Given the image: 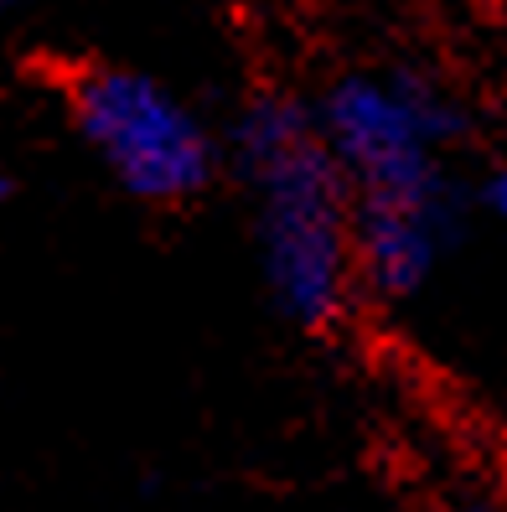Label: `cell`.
Here are the masks:
<instances>
[{
  "mask_svg": "<svg viewBox=\"0 0 507 512\" xmlns=\"http://www.w3.org/2000/svg\"><path fill=\"white\" fill-rule=\"evenodd\" d=\"M73 125L119 187L156 207L202 197L228 166V140L202 109L135 68L83 73L73 83Z\"/></svg>",
  "mask_w": 507,
  "mask_h": 512,
  "instance_id": "obj_3",
  "label": "cell"
},
{
  "mask_svg": "<svg viewBox=\"0 0 507 512\" xmlns=\"http://www.w3.org/2000/svg\"><path fill=\"white\" fill-rule=\"evenodd\" d=\"M352 197L357 295L420 300L466 238L471 192L456 182L466 109L420 68H357L311 99Z\"/></svg>",
  "mask_w": 507,
  "mask_h": 512,
  "instance_id": "obj_1",
  "label": "cell"
},
{
  "mask_svg": "<svg viewBox=\"0 0 507 512\" xmlns=\"http://www.w3.org/2000/svg\"><path fill=\"white\" fill-rule=\"evenodd\" d=\"M264 300L295 331H337L357 300L352 197L311 99L259 94L228 125Z\"/></svg>",
  "mask_w": 507,
  "mask_h": 512,
  "instance_id": "obj_2",
  "label": "cell"
},
{
  "mask_svg": "<svg viewBox=\"0 0 507 512\" xmlns=\"http://www.w3.org/2000/svg\"><path fill=\"white\" fill-rule=\"evenodd\" d=\"M471 207H482V213L507 233V166H492L482 182H476V192H471Z\"/></svg>",
  "mask_w": 507,
  "mask_h": 512,
  "instance_id": "obj_4",
  "label": "cell"
},
{
  "mask_svg": "<svg viewBox=\"0 0 507 512\" xmlns=\"http://www.w3.org/2000/svg\"><path fill=\"white\" fill-rule=\"evenodd\" d=\"M445 512H502V507H492V502H482V497H461V502H451Z\"/></svg>",
  "mask_w": 507,
  "mask_h": 512,
  "instance_id": "obj_5",
  "label": "cell"
},
{
  "mask_svg": "<svg viewBox=\"0 0 507 512\" xmlns=\"http://www.w3.org/2000/svg\"><path fill=\"white\" fill-rule=\"evenodd\" d=\"M0 6H16V0H0Z\"/></svg>",
  "mask_w": 507,
  "mask_h": 512,
  "instance_id": "obj_7",
  "label": "cell"
},
{
  "mask_svg": "<svg viewBox=\"0 0 507 512\" xmlns=\"http://www.w3.org/2000/svg\"><path fill=\"white\" fill-rule=\"evenodd\" d=\"M11 197H16V182H11V176H6V171H0V207H6Z\"/></svg>",
  "mask_w": 507,
  "mask_h": 512,
  "instance_id": "obj_6",
  "label": "cell"
}]
</instances>
